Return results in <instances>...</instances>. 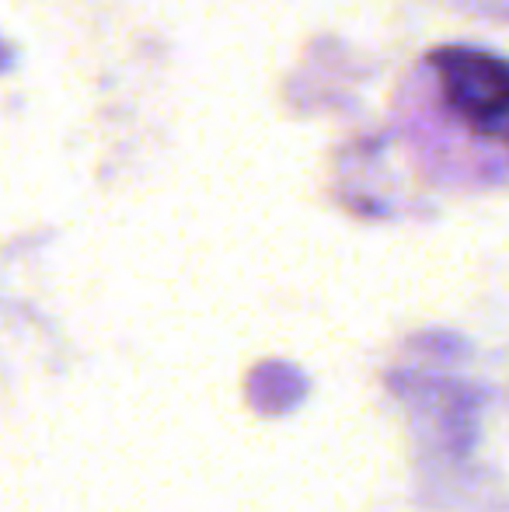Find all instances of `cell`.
I'll return each instance as SVG.
<instances>
[{"label":"cell","instance_id":"obj_1","mask_svg":"<svg viewBox=\"0 0 509 512\" xmlns=\"http://www.w3.org/2000/svg\"><path fill=\"white\" fill-rule=\"evenodd\" d=\"M443 95L471 129L509 140V63L478 49L433 53Z\"/></svg>","mask_w":509,"mask_h":512}]
</instances>
